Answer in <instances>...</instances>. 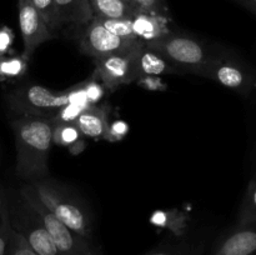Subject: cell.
<instances>
[{
	"label": "cell",
	"mask_w": 256,
	"mask_h": 255,
	"mask_svg": "<svg viewBox=\"0 0 256 255\" xmlns=\"http://www.w3.org/2000/svg\"><path fill=\"white\" fill-rule=\"evenodd\" d=\"M54 120L50 116L18 115L12 120L16 146V175L25 182L49 176V154Z\"/></svg>",
	"instance_id": "6da1fadb"
},
{
	"label": "cell",
	"mask_w": 256,
	"mask_h": 255,
	"mask_svg": "<svg viewBox=\"0 0 256 255\" xmlns=\"http://www.w3.org/2000/svg\"><path fill=\"white\" fill-rule=\"evenodd\" d=\"M25 184L58 220L82 236L92 240L94 225L90 210L84 200L72 189L49 176Z\"/></svg>",
	"instance_id": "7a4b0ae2"
},
{
	"label": "cell",
	"mask_w": 256,
	"mask_h": 255,
	"mask_svg": "<svg viewBox=\"0 0 256 255\" xmlns=\"http://www.w3.org/2000/svg\"><path fill=\"white\" fill-rule=\"evenodd\" d=\"M5 98L8 105L19 115L50 118L62 106L72 102L90 104L88 99L86 80L62 92H54L42 85H22L10 90Z\"/></svg>",
	"instance_id": "3957f363"
},
{
	"label": "cell",
	"mask_w": 256,
	"mask_h": 255,
	"mask_svg": "<svg viewBox=\"0 0 256 255\" xmlns=\"http://www.w3.org/2000/svg\"><path fill=\"white\" fill-rule=\"evenodd\" d=\"M145 45L162 55L168 62L182 72V74H195L219 52L206 46L195 38L175 34L172 32L162 39Z\"/></svg>",
	"instance_id": "277c9868"
},
{
	"label": "cell",
	"mask_w": 256,
	"mask_h": 255,
	"mask_svg": "<svg viewBox=\"0 0 256 255\" xmlns=\"http://www.w3.org/2000/svg\"><path fill=\"white\" fill-rule=\"evenodd\" d=\"M9 212L12 229L24 238L36 254L59 255L40 215L19 190L14 199H9Z\"/></svg>",
	"instance_id": "5b68a950"
},
{
	"label": "cell",
	"mask_w": 256,
	"mask_h": 255,
	"mask_svg": "<svg viewBox=\"0 0 256 255\" xmlns=\"http://www.w3.org/2000/svg\"><path fill=\"white\" fill-rule=\"evenodd\" d=\"M194 75L212 80L242 95H249L256 88V70L240 58L222 50H219L216 55Z\"/></svg>",
	"instance_id": "8992f818"
},
{
	"label": "cell",
	"mask_w": 256,
	"mask_h": 255,
	"mask_svg": "<svg viewBox=\"0 0 256 255\" xmlns=\"http://www.w3.org/2000/svg\"><path fill=\"white\" fill-rule=\"evenodd\" d=\"M19 192L29 200L30 204L40 215L59 255H104L99 248L92 244V240L82 236L62 224L60 220H58L32 194L26 184L22 185V188H19Z\"/></svg>",
	"instance_id": "52a82bcc"
},
{
	"label": "cell",
	"mask_w": 256,
	"mask_h": 255,
	"mask_svg": "<svg viewBox=\"0 0 256 255\" xmlns=\"http://www.w3.org/2000/svg\"><path fill=\"white\" fill-rule=\"evenodd\" d=\"M140 42H142L116 36L112 32H109L102 25V22L95 16L82 28L79 38L80 50L92 60L130 52Z\"/></svg>",
	"instance_id": "ba28073f"
},
{
	"label": "cell",
	"mask_w": 256,
	"mask_h": 255,
	"mask_svg": "<svg viewBox=\"0 0 256 255\" xmlns=\"http://www.w3.org/2000/svg\"><path fill=\"white\" fill-rule=\"evenodd\" d=\"M144 42H140L138 46L126 52L109 55L102 59L94 60L95 69L94 76L102 84V86L115 92L122 85L132 84L136 82V74L134 69V58Z\"/></svg>",
	"instance_id": "9c48e42d"
},
{
	"label": "cell",
	"mask_w": 256,
	"mask_h": 255,
	"mask_svg": "<svg viewBox=\"0 0 256 255\" xmlns=\"http://www.w3.org/2000/svg\"><path fill=\"white\" fill-rule=\"evenodd\" d=\"M19 28L22 38V58L29 62L35 50L55 36L48 28L32 0H18Z\"/></svg>",
	"instance_id": "30bf717a"
},
{
	"label": "cell",
	"mask_w": 256,
	"mask_h": 255,
	"mask_svg": "<svg viewBox=\"0 0 256 255\" xmlns=\"http://www.w3.org/2000/svg\"><path fill=\"white\" fill-rule=\"evenodd\" d=\"M212 255H256V222L236 225L220 240Z\"/></svg>",
	"instance_id": "8fae6325"
},
{
	"label": "cell",
	"mask_w": 256,
	"mask_h": 255,
	"mask_svg": "<svg viewBox=\"0 0 256 255\" xmlns=\"http://www.w3.org/2000/svg\"><path fill=\"white\" fill-rule=\"evenodd\" d=\"M169 22V15L138 12L132 18V32L138 40L149 44L172 32Z\"/></svg>",
	"instance_id": "7c38bea8"
},
{
	"label": "cell",
	"mask_w": 256,
	"mask_h": 255,
	"mask_svg": "<svg viewBox=\"0 0 256 255\" xmlns=\"http://www.w3.org/2000/svg\"><path fill=\"white\" fill-rule=\"evenodd\" d=\"M136 80L142 76H162V75L182 74L175 65L168 62L162 55L150 49L145 44L138 49L134 58Z\"/></svg>",
	"instance_id": "4fadbf2b"
},
{
	"label": "cell",
	"mask_w": 256,
	"mask_h": 255,
	"mask_svg": "<svg viewBox=\"0 0 256 255\" xmlns=\"http://www.w3.org/2000/svg\"><path fill=\"white\" fill-rule=\"evenodd\" d=\"M74 122L84 138L95 140L105 139L109 129L108 108L99 104L89 105Z\"/></svg>",
	"instance_id": "5bb4252c"
},
{
	"label": "cell",
	"mask_w": 256,
	"mask_h": 255,
	"mask_svg": "<svg viewBox=\"0 0 256 255\" xmlns=\"http://www.w3.org/2000/svg\"><path fill=\"white\" fill-rule=\"evenodd\" d=\"M60 28L74 25L84 28L94 18L89 0H55Z\"/></svg>",
	"instance_id": "9a60e30c"
},
{
	"label": "cell",
	"mask_w": 256,
	"mask_h": 255,
	"mask_svg": "<svg viewBox=\"0 0 256 255\" xmlns=\"http://www.w3.org/2000/svg\"><path fill=\"white\" fill-rule=\"evenodd\" d=\"M89 4L99 19H126L138 12L130 0H89Z\"/></svg>",
	"instance_id": "2e32d148"
},
{
	"label": "cell",
	"mask_w": 256,
	"mask_h": 255,
	"mask_svg": "<svg viewBox=\"0 0 256 255\" xmlns=\"http://www.w3.org/2000/svg\"><path fill=\"white\" fill-rule=\"evenodd\" d=\"M82 138L84 136L80 134L75 122H54L52 144H56L62 148H68L70 152L76 146L80 148V149H84Z\"/></svg>",
	"instance_id": "e0dca14e"
},
{
	"label": "cell",
	"mask_w": 256,
	"mask_h": 255,
	"mask_svg": "<svg viewBox=\"0 0 256 255\" xmlns=\"http://www.w3.org/2000/svg\"><path fill=\"white\" fill-rule=\"evenodd\" d=\"M28 62L22 55H0V82H18L25 76L28 72Z\"/></svg>",
	"instance_id": "ac0fdd59"
},
{
	"label": "cell",
	"mask_w": 256,
	"mask_h": 255,
	"mask_svg": "<svg viewBox=\"0 0 256 255\" xmlns=\"http://www.w3.org/2000/svg\"><path fill=\"white\" fill-rule=\"evenodd\" d=\"M150 222L154 225L170 230L176 238H182L186 232V216L180 212H155L150 218Z\"/></svg>",
	"instance_id": "d6986e66"
},
{
	"label": "cell",
	"mask_w": 256,
	"mask_h": 255,
	"mask_svg": "<svg viewBox=\"0 0 256 255\" xmlns=\"http://www.w3.org/2000/svg\"><path fill=\"white\" fill-rule=\"evenodd\" d=\"M12 226L10 222L9 198L0 188V255H8L12 242Z\"/></svg>",
	"instance_id": "ffe728a7"
},
{
	"label": "cell",
	"mask_w": 256,
	"mask_h": 255,
	"mask_svg": "<svg viewBox=\"0 0 256 255\" xmlns=\"http://www.w3.org/2000/svg\"><path fill=\"white\" fill-rule=\"evenodd\" d=\"M202 244H192L180 238L179 242L159 245L144 255H202Z\"/></svg>",
	"instance_id": "44dd1931"
},
{
	"label": "cell",
	"mask_w": 256,
	"mask_h": 255,
	"mask_svg": "<svg viewBox=\"0 0 256 255\" xmlns=\"http://www.w3.org/2000/svg\"><path fill=\"white\" fill-rule=\"evenodd\" d=\"M254 222H256V174L250 180L240 204L236 225H245Z\"/></svg>",
	"instance_id": "7402d4cb"
},
{
	"label": "cell",
	"mask_w": 256,
	"mask_h": 255,
	"mask_svg": "<svg viewBox=\"0 0 256 255\" xmlns=\"http://www.w3.org/2000/svg\"><path fill=\"white\" fill-rule=\"evenodd\" d=\"M35 8L38 9L39 14L42 15V20L48 25L52 32H56L60 29L59 19H58L56 6H55V0H32Z\"/></svg>",
	"instance_id": "603a6c76"
},
{
	"label": "cell",
	"mask_w": 256,
	"mask_h": 255,
	"mask_svg": "<svg viewBox=\"0 0 256 255\" xmlns=\"http://www.w3.org/2000/svg\"><path fill=\"white\" fill-rule=\"evenodd\" d=\"M96 18V16H95ZM99 19V18H98ZM102 22L105 28L109 32L116 36L122 38V39H132L138 40L135 38L134 32H132V18H126V19H99Z\"/></svg>",
	"instance_id": "cb8c5ba5"
},
{
	"label": "cell",
	"mask_w": 256,
	"mask_h": 255,
	"mask_svg": "<svg viewBox=\"0 0 256 255\" xmlns=\"http://www.w3.org/2000/svg\"><path fill=\"white\" fill-rule=\"evenodd\" d=\"M132 2L138 12L169 15V9L165 0H132Z\"/></svg>",
	"instance_id": "d4e9b609"
},
{
	"label": "cell",
	"mask_w": 256,
	"mask_h": 255,
	"mask_svg": "<svg viewBox=\"0 0 256 255\" xmlns=\"http://www.w3.org/2000/svg\"><path fill=\"white\" fill-rule=\"evenodd\" d=\"M8 255H39L30 248V245L25 242L24 238L12 229V242Z\"/></svg>",
	"instance_id": "484cf974"
},
{
	"label": "cell",
	"mask_w": 256,
	"mask_h": 255,
	"mask_svg": "<svg viewBox=\"0 0 256 255\" xmlns=\"http://www.w3.org/2000/svg\"><path fill=\"white\" fill-rule=\"evenodd\" d=\"M128 132H129V126H128L124 122L118 120V122H112V125L109 124V129H108L105 139L112 140V142H115V140H122V138L128 134Z\"/></svg>",
	"instance_id": "4316f807"
},
{
	"label": "cell",
	"mask_w": 256,
	"mask_h": 255,
	"mask_svg": "<svg viewBox=\"0 0 256 255\" xmlns=\"http://www.w3.org/2000/svg\"><path fill=\"white\" fill-rule=\"evenodd\" d=\"M14 42V32L9 26H0V55L9 52Z\"/></svg>",
	"instance_id": "83f0119b"
},
{
	"label": "cell",
	"mask_w": 256,
	"mask_h": 255,
	"mask_svg": "<svg viewBox=\"0 0 256 255\" xmlns=\"http://www.w3.org/2000/svg\"><path fill=\"white\" fill-rule=\"evenodd\" d=\"M138 84L148 90H165L166 85L162 82L160 76H142L136 80Z\"/></svg>",
	"instance_id": "f1b7e54d"
},
{
	"label": "cell",
	"mask_w": 256,
	"mask_h": 255,
	"mask_svg": "<svg viewBox=\"0 0 256 255\" xmlns=\"http://www.w3.org/2000/svg\"><path fill=\"white\" fill-rule=\"evenodd\" d=\"M235 2H239L240 5H242L249 12H252V14L256 15V0H235Z\"/></svg>",
	"instance_id": "f546056e"
},
{
	"label": "cell",
	"mask_w": 256,
	"mask_h": 255,
	"mask_svg": "<svg viewBox=\"0 0 256 255\" xmlns=\"http://www.w3.org/2000/svg\"><path fill=\"white\" fill-rule=\"evenodd\" d=\"M130 2H132V0H130Z\"/></svg>",
	"instance_id": "4dcf8cb0"
}]
</instances>
